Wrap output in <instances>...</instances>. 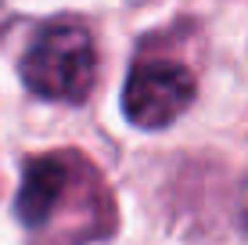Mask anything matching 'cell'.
<instances>
[{
  "mask_svg": "<svg viewBox=\"0 0 248 245\" xmlns=\"http://www.w3.org/2000/svg\"><path fill=\"white\" fill-rule=\"evenodd\" d=\"M241 220L248 227V184H245V191H241Z\"/></svg>",
  "mask_w": 248,
  "mask_h": 245,
  "instance_id": "4",
  "label": "cell"
},
{
  "mask_svg": "<svg viewBox=\"0 0 248 245\" xmlns=\"http://www.w3.org/2000/svg\"><path fill=\"white\" fill-rule=\"evenodd\" d=\"M18 72L32 94H40L47 101L79 105V101H87V94L93 90V80H97L93 36L72 22L47 25L29 44Z\"/></svg>",
  "mask_w": 248,
  "mask_h": 245,
  "instance_id": "1",
  "label": "cell"
},
{
  "mask_svg": "<svg viewBox=\"0 0 248 245\" xmlns=\"http://www.w3.org/2000/svg\"><path fill=\"white\" fill-rule=\"evenodd\" d=\"M68 177L72 173H68V163L62 155H40L32 163H25L15 213H18V220L29 231L50 224V216L62 206V195L68 191Z\"/></svg>",
  "mask_w": 248,
  "mask_h": 245,
  "instance_id": "3",
  "label": "cell"
},
{
  "mask_svg": "<svg viewBox=\"0 0 248 245\" xmlns=\"http://www.w3.org/2000/svg\"><path fill=\"white\" fill-rule=\"evenodd\" d=\"M198 83L180 62H137L126 76L123 112L140 130H162L191 108Z\"/></svg>",
  "mask_w": 248,
  "mask_h": 245,
  "instance_id": "2",
  "label": "cell"
}]
</instances>
